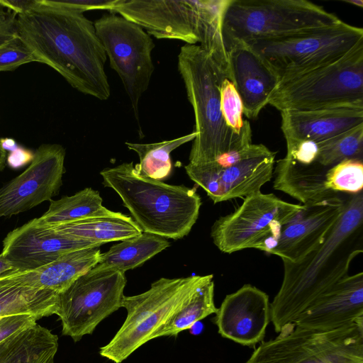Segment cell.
Returning a JSON list of instances; mask_svg holds the SVG:
<instances>
[{
  "label": "cell",
  "mask_w": 363,
  "mask_h": 363,
  "mask_svg": "<svg viewBox=\"0 0 363 363\" xmlns=\"http://www.w3.org/2000/svg\"><path fill=\"white\" fill-rule=\"evenodd\" d=\"M345 3H348L352 4L354 6L362 8L363 7V1L362 0H345L343 1Z\"/></svg>",
  "instance_id": "obj_42"
},
{
  "label": "cell",
  "mask_w": 363,
  "mask_h": 363,
  "mask_svg": "<svg viewBox=\"0 0 363 363\" xmlns=\"http://www.w3.org/2000/svg\"><path fill=\"white\" fill-rule=\"evenodd\" d=\"M178 70L195 117L197 135L189 154V164H201L252 144V138L235 133L225 123L220 88L226 77L198 45L186 44L178 55Z\"/></svg>",
  "instance_id": "obj_4"
},
{
  "label": "cell",
  "mask_w": 363,
  "mask_h": 363,
  "mask_svg": "<svg viewBox=\"0 0 363 363\" xmlns=\"http://www.w3.org/2000/svg\"><path fill=\"white\" fill-rule=\"evenodd\" d=\"M100 247H91L66 252L51 263L37 269L23 272L24 281L34 288L60 293L99 262Z\"/></svg>",
  "instance_id": "obj_23"
},
{
  "label": "cell",
  "mask_w": 363,
  "mask_h": 363,
  "mask_svg": "<svg viewBox=\"0 0 363 363\" xmlns=\"http://www.w3.org/2000/svg\"><path fill=\"white\" fill-rule=\"evenodd\" d=\"M220 95L221 111L227 125L238 135L252 138L250 124L242 118L241 99L233 84L227 78L221 83Z\"/></svg>",
  "instance_id": "obj_33"
},
{
  "label": "cell",
  "mask_w": 363,
  "mask_h": 363,
  "mask_svg": "<svg viewBox=\"0 0 363 363\" xmlns=\"http://www.w3.org/2000/svg\"><path fill=\"white\" fill-rule=\"evenodd\" d=\"M276 152L262 144H252L239 160L221 165L216 161L184 167L189 178L214 203L246 197L261 191L273 176Z\"/></svg>",
  "instance_id": "obj_13"
},
{
  "label": "cell",
  "mask_w": 363,
  "mask_h": 363,
  "mask_svg": "<svg viewBox=\"0 0 363 363\" xmlns=\"http://www.w3.org/2000/svg\"><path fill=\"white\" fill-rule=\"evenodd\" d=\"M363 40V29L342 20L284 37L246 43L271 67L279 82L330 64Z\"/></svg>",
  "instance_id": "obj_8"
},
{
  "label": "cell",
  "mask_w": 363,
  "mask_h": 363,
  "mask_svg": "<svg viewBox=\"0 0 363 363\" xmlns=\"http://www.w3.org/2000/svg\"><path fill=\"white\" fill-rule=\"evenodd\" d=\"M347 196L341 218L318 247L298 262L282 260L283 280L270 303L277 333L347 276L352 260L363 252V192Z\"/></svg>",
  "instance_id": "obj_2"
},
{
  "label": "cell",
  "mask_w": 363,
  "mask_h": 363,
  "mask_svg": "<svg viewBox=\"0 0 363 363\" xmlns=\"http://www.w3.org/2000/svg\"><path fill=\"white\" fill-rule=\"evenodd\" d=\"M55 5L80 11L108 10L111 11L118 0H49Z\"/></svg>",
  "instance_id": "obj_37"
},
{
  "label": "cell",
  "mask_w": 363,
  "mask_h": 363,
  "mask_svg": "<svg viewBox=\"0 0 363 363\" xmlns=\"http://www.w3.org/2000/svg\"><path fill=\"white\" fill-rule=\"evenodd\" d=\"M57 297L54 291L28 286L21 272L0 277V317L24 313L49 316L55 313Z\"/></svg>",
  "instance_id": "obj_24"
},
{
  "label": "cell",
  "mask_w": 363,
  "mask_h": 363,
  "mask_svg": "<svg viewBox=\"0 0 363 363\" xmlns=\"http://www.w3.org/2000/svg\"><path fill=\"white\" fill-rule=\"evenodd\" d=\"M228 79L243 106V114L256 118L275 91L279 79L265 61L246 43L226 44Z\"/></svg>",
  "instance_id": "obj_19"
},
{
  "label": "cell",
  "mask_w": 363,
  "mask_h": 363,
  "mask_svg": "<svg viewBox=\"0 0 363 363\" xmlns=\"http://www.w3.org/2000/svg\"><path fill=\"white\" fill-rule=\"evenodd\" d=\"M94 24L110 66L121 79L138 121L139 101L155 69L151 55L154 42L143 28L114 13L103 15Z\"/></svg>",
  "instance_id": "obj_11"
},
{
  "label": "cell",
  "mask_w": 363,
  "mask_h": 363,
  "mask_svg": "<svg viewBox=\"0 0 363 363\" xmlns=\"http://www.w3.org/2000/svg\"><path fill=\"white\" fill-rule=\"evenodd\" d=\"M281 117V128L286 145L301 140L320 143L363 124V108L283 111Z\"/></svg>",
  "instance_id": "obj_21"
},
{
  "label": "cell",
  "mask_w": 363,
  "mask_h": 363,
  "mask_svg": "<svg viewBox=\"0 0 363 363\" xmlns=\"http://www.w3.org/2000/svg\"><path fill=\"white\" fill-rule=\"evenodd\" d=\"M338 194L303 208L286 223L263 238L255 249L296 262L318 247L337 224L346 198Z\"/></svg>",
  "instance_id": "obj_14"
},
{
  "label": "cell",
  "mask_w": 363,
  "mask_h": 363,
  "mask_svg": "<svg viewBox=\"0 0 363 363\" xmlns=\"http://www.w3.org/2000/svg\"><path fill=\"white\" fill-rule=\"evenodd\" d=\"M65 157V150L60 145L38 147L28 167L0 188V218L50 201L62 184Z\"/></svg>",
  "instance_id": "obj_15"
},
{
  "label": "cell",
  "mask_w": 363,
  "mask_h": 363,
  "mask_svg": "<svg viewBox=\"0 0 363 363\" xmlns=\"http://www.w3.org/2000/svg\"><path fill=\"white\" fill-rule=\"evenodd\" d=\"M6 150L3 147L0 139V171H2L6 167Z\"/></svg>",
  "instance_id": "obj_41"
},
{
  "label": "cell",
  "mask_w": 363,
  "mask_h": 363,
  "mask_svg": "<svg viewBox=\"0 0 363 363\" xmlns=\"http://www.w3.org/2000/svg\"><path fill=\"white\" fill-rule=\"evenodd\" d=\"M245 363H363V319L328 331L289 325Z\"/></svg>",
  "instance_id": "obj_9"
},
{
  "label": "cell",
  "mask_w": 363,
  "mask_h": 363,
  "mask_svg": "<svg viewBox=\"0 0 363 363\" xmlns=\"http://www.w3.org/2000/svg\"><path fill=\"white\" fill-rule=\"evenodd\" d=\"M214 282L211 280L201 286L194 294L175 312L154 335L153 339L163 336H176L191 328L194 324L216 313Z\"/></svg>",
  "instance_id": "obj_30"
},
{
  "label": "cell",
  "mask_w": 363,
  "mask_h": 363,
  "mask_svg": "<svg viewBox=\"0 0 363 363\" xmlns=\"http://www.w3.org/2000/svg\"><path fill=\"white\" fill-rule=\"evenodd\" d=\"M101 245L57 232L40 217L9 233L1 254L23 272L47 265L66 252Z\"/></svg>",
  "instance_id": "obj_17"
},
{
  "label": "cell",
  "mask_w": 363,
  "mask_h": 363,
  "mask_svg": "<svg viewBox=\"0 0 363 363\" xmlns=\"http://www.w3.org/2000/svg\"><path fill=\"white\" fill-rule=\"evenodd\" d=\"M35 2V0H23V1H10V0H0V4L4 8L13 11L16 15L21 14L23 12L30 8Z\"/></svg>",
  "instance_id": "obj_39"
},
{
  "label": "cell",
  "mask_w": 363,
  "mask_h": 363,
  "mask_svg": "<svg viewBox=\"0 0 363 363\" xmlns=\"http://www.w3.org/2000/svg\"><path fill=\"white\" fill-rule=\"evenodd\" d=\"M197 133L196 131L173 139L153 143H125L128 148L135 151L140 162L135 166V169L140 175L162 181L167 178L172 170L170 153L189 141L194 140Z\"/></svg>",
  "instance_id": "obj_29"
},
{
  "label": "cell",
  "mask_w": 363,
  "mask_h": 363,
  "mask_svg": "<svg viewBox=\"0 0 363 363\" xmlns=\"http://www.w3.org/2000/svg\"><path fill=\"white\" fill-rule=\"evenodd\" d=\"M326 182L328 188L334 193H359L363 188L362 160H346L333 166L328 171Z\"/></svg>",
  "instance_id": "obj_32"
},
{
  "label": "cell",
  "mask_w": 363,
  "mask_h": 363,
  "mask_svg": "<svg viewBox=\"0 0 363 363\" xmlns=\"http://www.w3.org/2000/svg\"><path fill=\"white\" fill-rule=\"evenodd\" d=\"M18 272L1 253L0 254V277Z\"/></svg>",
  "instance_id": "obj_40"
},
{
  "label": "cell",
  "mask_w": 363,
  "mask_h": 363,
  "mask_svg": "<svg viewBox=\"0 0 363 363\" xmlns=\"http://www.w3.org/2000/svg\"><path fill=\"white\" fill-rule=\"evenodd\" d=\"M341 20L306 0H230L223 21L226 44L273 39L330 26Z\"/></svg>",
  "instance_id": "obj_7"
},
{
  "label": "cell",
  "mask_w": 363,
  "mask_h": 363,
  "mask_svg": "<svg viewBox=\"0 0 363 363\" xmlns=\"http://www.w3.org/2000/svg\"><path fill=\"white\" fill-rule=\"evenodd\" d=\"M317 162L324 167H332L350 159L362 160L363 124L318 143Z\"/></svg>",
  "instance_id": "obj_31"
},
{
  "label": "cell",
  "mask_w": 363,
  "mask_h": 363,
  "mask_svg": "<svg viewBox=\"0 0 363 363\" xmlns=\"http://www.w3.org/2000/svg\"><path fill=\"white\" fill-rule=\"evenodd\" d=\"M16 16L0 4V46L18 37Z\"/></svg>",
  "instance_id": "obj_38"
},
{
  "label": "cell",
  "mask_w": 363,
  "mask_h": 363,
  "mask_svg": "<svg viewBox=\"0 0 363 363\" xmlns=\"http://www.w3.org/2000/svg\"><path fill=\"white\" fill-rule=\"evenodd\" d=\"M268 104L280 112L363 108V40L333 62L280 81Z\"/></svg>",
  "instance_id": "obj_6"
},
{
  "label": "cell",
  "mask_w": 363,
  "mask_h": 363,
  "mask_svg": "<svg viewBox=\"0 0 363 363\" xmlns=\"http://www.w3.org/2000/svg\"><path fill=\"white\" fill-rule=\"evenodd\" d=\"M363 319V273L347 275L319 296L292 323L328 331Z\"/></svg>",
  "instance_id": "obj_20"
},
{
  "label": "cell",
  "mask_w": 363,
  "mask_h": 363,
  "mask_svg": "<svg viewBox=\"0 0 363 363\" xmlns=\"http://www.w3.org/2000/svg\"><path fill=\"white\" fill-rule=\"evenodd\" d=\"M50 226L71 237L102 245L122 241L143 233L131 217L120 212L113 216L89 217Z\"/></svg>",
  "instance_id": "obj_26"
},
{
  "label": "cell",
  "mask_w": 363,
  "mask_h": 363,
  "mask_svg": "<svg viewBox=\"0 0 363 363\" xmlns=\"http://www.w3.org/2000/svg\"><path fill=\"white\" fill-rule=\"evenodd\" d=\"M330 168L317 161L304 164L285 157L277 162L274 169V189L288 194L302 204L318 202L338 194L327 186L326 175Z\"/></svg>",
  "instance_id": "obj_22"
},
{
  "label": "cell",
  "mask_w": 363,
  "mask_h": 363,
  "mask_svg": "<svg viewBox=\"0 0 363 363\" xmlns=\"http://www.w3.org/2000/svg\"><path fill=\"white\" fill-rule=\"evenodd\" d=\"M125 273L96 266L58 294L56 315L64 335L74 342L91 335L105 318L121 308Z\"/></svg>",
  "instance_id": "obj_10"
},
{
  "label": "cell",
  "mask_w": 363,
  "mask_h": 363,
  "mask_svg": "<svg viewBox=\"0 0 363 363\" xmlns=\"http://www.w3.org/2000/svg\"><path fill=\"white\" fill-rule=\"evenodd\" d=\"M143 232L178 240L187 235L199 217L201 199L194 188L172 185L140 175L133 162L100 172Z\"/></svg>",
  "instance_id": "obj_3"
},
{
  "label": "cell",
  "mask_w": 363,
  "mask_h": 363,
  "mask_svg": "<svg viewBox=\"0 0 363 363\" xmlns=\"http://www.w3.org/2000/svg\"><path fill=\"white\" fill-rule=\"evenodd\" d=\"M33 62H40L18 37L0 46V72L12 71Z\"/></svg>",
  "instance_id": "obj_34"
},
{
  "label": "cell",
  "mask_w": 363,
  "mask_h": 363,
  "mask_svg": "<svg viewBox=\"0 0 363 363\" xmlns=\"http://www.w3.org/2000/svg\"><path fill=\"white\" fill-rule=\"evenodd\" d=\"M118 213L104 207L99 191L89 187L72 196L51 200L48 211L40 218L45 223L55 225L89 217L113 216Z\"/></svg>",
  "instance_id": "obj_28"
},
{
  "label": "cell",
  "mask_w": 363,
  "mask_h": 363,
  "mask_svg": "<svg viewBox=\"0 0 363 363\" xmlns=\"http://www.w3.org/2000/svg\"><path fill=\"white\" fill-rule=\"evenodd\" d=\"M58 337L35 324L0 343V363H53Z\"/></svg>",
  "instance_id": "obj_25"
},
{
  "label": "cell",
  "mask_w": 363,
  "mask_h": 363,
  "mask_svg": "<svg viewBox=\"0 0 363 363\" xmlns=\"http://www.w3.org/2000/svg\"><path fill=\"white\" fill-rule=\"evenodd\" d=\"M213 274L185 278H160L140 294L124 295L121 307L126 310L125 321L99 354L114 363H121L139 347L153 340L155 333Z\"/></svg>",
  "instance_id": "obj_5"
},
{
  "label": "cell",
  "mask_w": 363,
  "mask_h": 363,
  "mask_svg": "<svg viewBox=\"0 0 363 363\" xmlns=\"http://www.w3.org/2000/svg\"><path fill=\"white\" fill-rule=\"evenodd\" d=\"M18 37L75 89L104 101L111 95L107 56L94 24L84 13L35 0L16 16Z\"/></svg>",
  "instance_id": "obj_1"
},
{
  "label": "cell",
  "mask_w": 363,
  "mask_h": 363,
  "mask_svg": "<svg viewBox=\"0 0 363 363\" xmlns=\"http://www.w3.org/2000/svg\"><path fill=\"white\" fill-rule=\"evenodd\" d=\"M302 208L303 204L289 203L274 194L259 191L246 196L235 211L216 220L211 237L224 253L255 248L274 227L286 223Z\"/></svg>",
  "instance_id": "obj_12"
},
{
  "label": "cell",
  "mask_w": 363,
  "mask_h": 363,
  "mask_svg": "<svg viewBox=\"0 0 363 363\" xmlns=\"http://www.w3.org/2000/svg\"><path fill=\"white\" fill-rule=\"evenodd\" d=\"M214 322L223 337L245 346L262 342L271 320L269 296L258 288L245 284L228 294Z\"/></svg>",
  "instance_id": "obj_18"
},
{
  "label": "cell",
  "mask_w": 363,
  "mask_h": 363,
  "mask_svg": "<svg viewBox=\"0 0 363 363\" xmlns=\"http://www.w3.org/2000/svg\"><path fill=\"white\" fill-rule=\"evenodd\" d=\"M202 0H118L111 11L158 39L200 41Z\"/></svg>",
  "instance_id": "obj_16"
},
{
  "label": "cell",
  "mask_w": 363,
  "mask_h": 363,
  "mask_svg": "<svg viewBox=\"0 0 363 363\" xmlns=\"http://www.w3.org/2000/svg\"><path fill=\"white\" fill-rule=\"evenodd\" d=\"M40 318L31 314H16L0 317V343L8 337L35 325Z\"/></svg>",
  "instance_id": "obj_35"
},
{
  "label": "cell",
  "mask_w": 363,
  "mask_h": 363,
  "mask_svg": "<svg viewBox=\"0 0 363 363\" xmlns=\"http://www.w3.org/2000/svg\"><path fill=\"white\" fill-rule=\"evenodd\" d=\"M170 245L167 238L148 233L125 239L101 253L98 268L125 272L135 269Z\"/></svg>",
  "instance_id": "obj_27"
},
{
  "label": "cell",
  "mask_w": 363,
  "mask_h": 363,
  "mask_svg": "<svg viewBox=\"0 0 363 363\" xmlns=\"http://www.w3.org/2000/svg\"><path fill=\"white\" fill-rule=\"evenodd\" d=\"M286 157L298 163L310 164L317 161L319 144L312 140H301L286 145Z\"/></svg>",
  "instance_id": "obj_36"
}]
</instances>
